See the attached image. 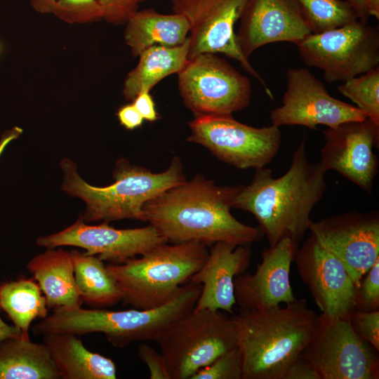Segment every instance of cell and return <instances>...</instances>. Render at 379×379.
Here are the masks:
<instances>
[{"label": "cell", "instance_id": "cell-1", "mask_svg": "<svg viewBox=\"0 0 379 379\" xmlns=\"http://www.w3.org/2000/svg\"><path fill=\"white\" fill-rule=\"evenodd\" d=\"M239 188L240 185L218 186L198 175L147 201L143 206L145 222L167 243L250 246L260 241L264 234L259 227L245 225L232 215L230 209Z\"/></svg>", "mask_w": 379, "mask_h": 379}, {"label": "cell", "instance_id": "cell-2", "mask_svg": "<svg viewBox=\"0 0 379 379\" xmlns=\"http://www.w3.org/2000/svg\"><path fill=\"white\" fill-rule=\"evenodd\" d=\"M326 172L319 162L308 161L303 137L289 169L277 178L270 168L256 169L251 182L240 185L232 208L255 216L270 247L284 238L299 246L309 230L311 211L326 191Z\"/></svg>", "mask_w": 379, "mask_h": 379}, {"label": "cell", "instance_id": "cell-3", "mask_svg": "<svg viewBox=\"0 0 379 379\" xmlns=\"http://www.w3.org/2000/svg\"><path fill=\"white\" fill-rule=\"evenodd\" d=\"M237 335L243 379H284L310 343L318 315L304 298L230 316Z\"/></svg>", "mask_w": 379, "mask_h": 379}, {"label": "cell", "instance_id": "cell-4", "mask_svg": "<svg viewBox=\"0 0 379 379\" xmlns=\"http://www.w3.org/2000/svg\"><path fill=\"white\" fill-rule=\"evenodd\" d=\"M201 289V285L188 281L180 286L167 302L150 310L112 311L81 307H58L35 324L32 331L42 335L53 333L77 335L101 333L117 348H124L137 341L157 342L166 329L193 310Z\"/></svg>", "mask_w": 379, "mask_h": 379}, {"label": "cell", "instance_id": "cell-5", "mask_svg": "<svg viewBox=\"0 0 379 379\" xmlns=\"http://www.w3.org/2000/svg\"><path fill=\"white\" fill-rule=\"evenodd\" d=\"M63 171L62 190L69 196L81 199L86 210L81 215L85 222L122 219L145 221L143 206L166 190L185 182L178 157L165 171L159 173L131 165L125 159L116 164L114 182L105 187L87 183L78 173L77 165L68 159L60 162Z\"/></svg>", "mask_w": 379, "mask_h": 379}, {"label": "cell", "instance_id": "cell-6", "mask_svg": "<svg viewBox=\"0 0 379 379\" xmlns=\"http://www.w3.org/2000/svg\"><path fill=\"white\" fill-rule=\"evenodd\" d=\"M208 253L207 246L199 242H166L124 263H109L107 268L124 305L150 310L167 302L188 282Z\"/></svg>", "mask_w": 379, "mask_h": 379}, {"label": "cell", "instance_id": "cell-7", "mask_svg": "<svg viewBox=\"0 0 379 379\" xmlns=\"http://www.w3.org/2000/svg\"><path fill=\"white\" fill-rule=\"evenodd\" d=\"M171 379H191L199 370L237 346L231 317L220 310H193L157 341Z\"/></svg>", "mask_w": 379, "mask_h": 379}, {"label": "cell", "instance_id": "cell-8", "mask_svg": "<svg viewBox=\"0 0 379 379\" xmlns=\"http://www.w3.org/2000/svg\"><path fill=\"white\" fill-rule=\"evenodd\" d=\"M304 63L323 72L328 84L344 82L379 66L378 29L358 20L296 44Z\"/></svg>", "mask_w": 379, "mask_h": 379}, {"label": "cell", "instance_id": "cell-9", "mask_svg": "<svg viewBox=\"0 0 379 379\" xmlns=\"http://www.w3.org/2000/svg\"><path fill=\"white\" fill-rule=\"evenodd\" d=\"M184 105L196 117L232 114L250 103V79L218 54L204 53L187 62L178 74Z\"/></svg>", "mask_w": 379, "mask_h": 379}, {"label": "cell", "instance_id": "cell-10", "mask_svg": "<svg viewBox=\"0 0 379 379\" xmlns=\"http://www.w3.org/2000/svg\"><path fill=\"white\" fill-rule=\"evenodd\" d=\"M189 127L188 141L203 145L220 160L240 169L265 167L281 142L279 127L251 126L232 114L196 117Z\"/></svg>", "mask_w": 379, "mask_h": 379}, {"label": "cell", "instance_id": "cell-11", "mask_svg": "<svg viewBox=\"0 0 379 379\" xmlns=\"http://www.w3.org/2000/svg\"><path fill=\"white\" fill-rule=\"evenodd\" d=\"M320 379H378L379 360L354 331L350 316L330 319L321 314L300 357Z\"/></svg>", "mask_w": 379, "mask_h": 379}, {"label": "cell", "instance_id": "cell-12", "mask_svg": "<svg viewBox=\"0 0 379 379\" xmlns=\"http://www.w3.org/2000/svg\"><path fill=\"white\" fill-rule=\"evenodd\" d=\"M248 0H171L173 13L183 15L190 25L188 60L204 53H222L239 62L257 79L267 94L269 87L248 59L241 52L234 25Z\"/></svg>", "mask_w": 379, "mask_h": 379}, {"label": "cell", "instance_id": "cell-13", "mask_svg": "<svg viewBox=\"0 0 379 379\" xmlns=\"http://www.w3.org/2000/svg\"><path fill=\"white\" fill-rule=\"evenodd\" d=\"M281 103L270 113L272 125L277 127L335 128L347 121L368 119L356 106L331 96L324 84L306 68L288 69Z\"/></svg>", "mask_w": 379, "mask_h": 379}, {"label": "cell", "instance_id": "cell-14", "mask_svg": "<svg viewBox=\"0 0 379 379\" xmlns=\"http://www.w3.org/2000/svg\"><path fill=\"white\" fill-rule=\"evenodd\" d=\"M311 234L338 258L357 288L379 259V214L348 212L310 222Z\"/></svg>", "mask_w": 379, "mask_h": 379}, {"label": "cell", "instance_id": "cell-15", "mask_svg": "<svg viewBox=\"0 0 379 379\" xmlns=\"http://www.w3.org/2000/svg\"><path fill=\"white\" fill-rule=\"evenodd\" d=\"M166 242L152 225L117 229L107 222L98 225H86L81 216L68 227L36 240L37 246L47 248L64 246L81 248L86 250L85 254L96 255L112 264L124 263Z\"/></svg>", "mask_w": 379, "mask_h": 379}, {"label": "cell", "instance_id": "cell-16", "mask_svg": "<svg viewBox=\"0 0 379 379\" xmlns=\"http://www.w3.org/2000/svg\"><path fill=\"white\" fill-rule=\"evenodd\" d=\"M297 271L321 314L347 317L355 310L357 287L340 260L311 236L298 247Z\"/></svg>", "mask_w": 379, "mask_h": 379}, {"label": "cell", "instance_id": "cell-17", "mask_svg": "<svg viewBox=\"0 0 379 379\" xmlns=\"http://www.w3.org/2000/svg\"><path fill=\"white\" fill-rule=\"evenodd\" d=\"M323 134L322 167L326 171H338L371 194L378 172V159L373 149L378 145L379 125L368 118L350 121L328 128Z\"/></svg>", "mask_w": 379, "mask_h": 379}, {"label": "cell", "instance_id": "cell-18", "mask_svg": "<svg viewBox=\"0 0 379 379\" xmlns=\"http://www.w3.org/2000/svg\"><path fill=\"white\" fill-rule=\"evenodd\" d=\"M239 20L236 39L248 59L262 46L296 45L312 34L298 0H248Z\"/></svg>", "mask_w": 379, "mask_h": 379}, {"label": "cell", "instance_id": "cell-19", "mask_svg": "<svg viewBox=\"0 0 379 379\" xmlns=\"http://www.w3.org/2000/svg\"><path fill=\"white\" fill-rule=\"evenodd\" d=\"M298 247L284 238L262 252V261L254 273L236 277L234 297L239 310H262L296 300L289 274Z\"/></svg>", "mask_w": 379, "mask_h": 379}, {"label": "cell", "instance_id": "cell-20", "mask_svg": "<svg viewBox=\"0 0 379 379\" xmlns=\"http://www.w3.org/2000/svg\"><path fill=\"white\" fill-rule=\"evenodd\" d=\"M249 246L226 242L213 244L208 257L189 281L201 286L194 310H223L232 313L236 304L234 281L246 272L251 261Z\"/></svg>", "mask_w": 379, "mask_h": 379}, {"label": "cell", "instance_id": "cell-21", "mask_svg": "<svg viewBox=\"0 0 379 379\" xmlns=\"http://www.w3.org/2000/svg\"><path fill=\"white\" fill-rule=\"evenodd\" d=\"M27 269L38 283L48 309L81 307L71 252L48 248L33 257L27 262Z\"/></svg>", "mask_w": 379, "mask_h": 379}, {"label": "cell", "instance_id": "cell-22", "mask_svg": "<svg viewBox=\"0 0 379 379\" xmlns=\"http://www.w3.org/2000/svg\"><path fill=\"white\" fill-rule=\"evenodd\" d=\"M43 343L61 379H116L114 362L88 350L77 335L53 333L43 335Z\"/></svg>", "mask_w": 379, "mask_h": 379}, {"label": "cell", "instance_id": "cell-23", "mask_svg": "<svg viewBox=\"0 0 379 379\" xmlns=\"http://www.w3.org/2000/svg\"><path fill=\"white\" fill-rule=\"evenodd\" d=\"M190 25L182 14H164L152 8L138 11L126 23L124 41L133 57L154 46L173 47L185 42Z\"/></svg>", "mask_w": 379, "mask_h": 379}, {"label": "cell", "instance_id": "cell-24", "mask_svg": "<svg viewBox=\"0 0 379 379\" xmlns=\"http://www.w3.org/2000/svg\"><path fill=\"white\" fill-rule=\"evenodd\" d=\"M189 38L180 46H151L139 55L136 66L126 75L122 88L124 98L133 101L140 93L150 91L164 78L178 74L188 61Z\"/></svg>", "mask_w": 379, "mask_h": 379}, {"label": "cell", "instance_id": "cell-25", "mask_svg": "<svg viewBox=\"0 0 379 379\" xmlns=\"http://www.w3.org/2000/svg\"><path fill=\"white\" fill-rule=\"evenodd\" d=\"M0 379H61L44 343L11 338L0 340Z\"/></svg>", "mask_w": 379, "mask_h": 379}, {"label": "cell", "instance_id": "cell-26", "mask_svg": "<svg viewBox=\"0 0 379 379\" xmlns=\"http://www.w3.org/2000/svg\"><path fill=\"white\" fill-rule=\"evenodd\" d=\"M76 285L83 302L94 308L113 306L121 300L119 288L104 261L96 255L71 251Z\"/></svg>", "mask_w": 379, "mask_h": 379}, {"label": "cell", "instance_id": "cell-27", "mask_svg": "<svg viewBox=\"0 0 379 379\" xmlns=\"http://www.w3.org/2000/svg\"><path fill=\"white\" fill-rule=\"evenodd\" d=\"M0 307L25 339H29L31 323L36 318L43 319L48 315L46 298L33 277L1 284Z\"/></svg>", "mask_w": 379, "mask_h": 379}, {"label": "cell", "instance_id": "cell-28", "mask_svg": "<svg viewBox=\"0 0 379 379\" xmlns=\"http://www.w3.org/2000/svg\"><path fill=\"white\" fill-rule=\"evenodd\" d=\"M312 34H320L359 20L346 0H298Z\"/></svg>", "mask_w": 379, "mask_h": 379}, {"label": "cell", "instance_id": "cell-29", "mask_svg": "<svg viewBox=\"0 0 379 379\" xmlns=\"http://www.w3.org/2000/svg\"><path fill=\"white\" fill-rule=\"evenodd\" d=\"M338 91L379 125V66L343 82Z\"/></svg>", "mask_w": 379, "mask_h": 379}, {"label": "cell", "instance_id": "cell-30", "mask_svg": "<svg viewBox=\"0 0 379 379\" xmlns=\"http://www.w3.org/2000/svg\"><path fill=\"white\" fill-rule=\"evenodd\" d=\"M53 14L68 24H88L102 20L99 0H56Z\"/></svg>", "mask_w": 379, "mask_h": 379}, {"label": "cell", "instance_id": "cell-31", "mask_svg": "<svg viewBox=\"0 0 379 379\" xmlns=\"http://www.w3.org/2000/svg\"><path fill=\"white\" fill-rule=\"evenodd\" d=\"M191 379H243L242 358L237 346L199 370Z\"/></svg>", "mask_w": 379, "mask_h": 379}, {"label": "cell", "instance_id": "cell-32", "mask_svg": "<svg viewBox=\"0 0 379 379\" xmlns=\"http://www.w3.org/2000/svg\"><path fill=\"white\" fill-rule=\"evenodd\" d=\"M357 288L355 310H379V259L373 264Z\"/></svg>", "mask_w": 379, "mask_h": 379}, {"label": "cell", "instance_id": "cell-33", "mask_svg": "<svg viewBox=\"0 0 379 379\" xmlns=\"http://www.w3.org/2000/svg\"><path fill=\"white\" fill-rule=\"evenodd\" d=\"M350 320L357 333L378 352L379 310L364 312L355 310L350 315Z\"/></svg>", "mask_w": 379, "mask_h": 379}, {"label": "cell", "instance_id": "cell-34", "mask_svg": "<svg viewBox=\"0 0 379 379\" xmlns=\"http://www.w3.org/2000/svg\"><path fill=\"white\" fill-rule=\"evenodd\" d=\"M146 0H99L102 11V20L115 25H125L139 11V4Z\"/></svg>", "mask_w": 379, "mask_h": 379}, {"label": "cell", "instance_id": "cell-35", "mask_svg": "<svg viewBox=\"0 0 379 379\" xmlns=\"http://www.w3.org/2000/svg\"><path fill=\"white\" fill-rule=\"evenodd\" d=\"M138 355L148 368L150 379H171L163 354L145 343L138 346Z\"/></svg>", "mask_w": 379, "mask_h": 379}, {"label": "cell", "instance_id": "cell-36", "mask_svg": "<svg viewBox=\"0 0 379 379\" xmlns=\"http://www.w3.org/2000/svg\"><path fill=\"white\" fill-rule=\"evenodd\" d=\"M132 102L143 119L150 122L158 119L159 114L150 92L145 91L140 93Z\"/></svg>", "mask_w": 379, "mask_h": 379}, {"label": "cell", "instance_id": "cell-37", "mask_svg": "<svg viewBox=\"0 0 379 379\" xmlns=\"http://www.w3.org/2000/svg\"><path fill=\"white\" fill-rule=\"evenodd\" d=\"M284 379H320V377L312 365L300 357L290 366Z\"/></svg>", "mask_w": 379, "mask_h": 379}, {"label": "cell", "instance_id": "cell-38", "mask_svg": "<svg viewBox=\"0 0 379 379\" xmlns=\"http://www.w3.org/2000/svg\"><path fill=\"white\" fill-rule=\"evenodd\" d=\"M117 115L120 124L128 130L140 127L144 120L133 103L120 107Z\"/></svg>", "mask_w": 379, "mask_h": 379}, {"label": "cell", "instance_id": "cell-39", "mask_svg": "<svg viewBox=\"0 0 379 379\" xmlns=\"http://www.w3.org/2000/svg\"><path fill=\"white\" fill-rule=\"evenodd\" d=\"M30 6L41 14H53L56 0H29Z\"/></svg>", "mask_w": 379, "mask_h": 379}, {"label": "cell", "instance_id": "cell-40", "mask_svg": "<svg viewBox=\"0 0 379 379\" xmlns=\"http://www.w3.org/2000/svg\"><path fill=\"white\" fill-rule=\"evenodd\" d=\"M22 129L18 126H14L11 129L4 132L0 140V156L4 151L6 147L13 140L17 139L22 133Z\"/></svg>", "mask_w": 379, "mask_h": 379}, {"label": "cell", "instance_id": "cell-41", "mask_svg": "<svg viewBox=\"0 0 379 379\" xmlns=\"http://www.w3.org/2000/svg\"><path fill=\"white\" fill-rule=\"evenodd\" d=\"M11 338H23L21 331L17 327L7 324L0 317V340Z\"/></svg>", "mask_w": 379, "mask_h": 379}, {"label": "cell", "instance_id": "cell-42", "mask_svg": "<svg viewBox=\"0 0 379 379\" xmlns=\"http://www.w3.org/2000/svg\"><path fill=\"white\" fill-rule=\"evenodd\" d=\"M356 9L359 16V20L368 22L369 15L365 8L364 0H346Z\"/></svg>", "mask_w": 379, "mask_h": 379}, {"label": "cell", "instance_id": "cell-43", "mask_svg": "<svg viewBox=\"0 0 379 379\" xmlns=\"http://www.w3.org/2000/svg\"><path fill=\"white\" fill-rule=\"evenodd\" d=\"M367 13L379 20V0H364Z\"/></svg>", "mask_w": 379, "mask_h": 379}, {"label": "cell", "instance_id": "cell-44", "mask_svg": "<svg viewBox=\"0 0 379 379\" xmlns=\"http://www.w3.org/2000/svg\"><path fill=\"white\" fill-rule=\"evenodd\" d=\"M1 44H0V52H1Z\"/></svg>", "mask_w": 379, "mask_h": 379}]
</instances>
